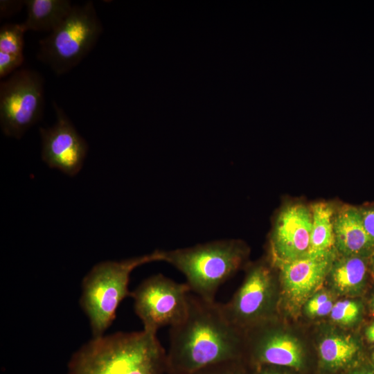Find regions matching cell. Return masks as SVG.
I'll use <instances>...</instances> for the list:
<instances>
[{"label": "cell", "mask_w": 374, "mask_h": 374, "mask_svg": "<svg viewBox=\"0 0 374 374\" xmlns=\"http://www.w3.org/2000/svg\"><path fill=\"white\" fill-rule=\"evenodd\" d=\"M243 334L226 319L220 303L190 292L186 315L170 329L166 374H195L214 364L243 359Z\"/></svg>", "instance_id": "6da1fadb"}, {"label": "cell", "mask_w": 374, "mask_h": 374, "mask_svg": "<svg viewBox=\"0 0 374 374\" xmlns=\"http://www.w3.org/2000/svg\"><path fill=\"white\" fill-rule=\"evenodd\" d=\"M166 350L143 329L93 337L71 357L67 374H165Z\"/></svg>", "instance_id": "7a4b0ae2"}, {"label": "cell", "mask_w": 374, "mask_h": 374, "mask_svg": "<svg viewBox=\"0 0 374 374\" xmlns=\"http://www.w3.org/2000/svg\"><path fill=\"white\" fill-rule=\"evenodd\" d=\"M161 252L162 261L184 274L190 292L211 301H215L219 287L242 266L247 254L243 244L233 239Z\"/></svg>", "instance_id": "3957f363"}, {"label": "cell", "mask_w": 374, "mask_h": 374, "mask_svg": "<svg viewBox=\"0 0 374 374\" xmlns=\"http://www.w3.org/2000/svg\"><path fill=\"white\" fill-rule=\"evenodd\" d=\"M162 259L161 250H155L119 261H102L91 268L82 280L80 305L88 317L93 337L104 335L121 302L130 296L128 284L132 271L143 264Z\"/></svg>", "instance_id": "277c9868"}, {"label": "cell", "mask_w": 374, "mask_h": 374, "mask_svg": "<svg viewBox=\"0 0 374 374\" xmlns=\"http://www.w3.org/2000/svg\"><path fill=\"white\" fill-rule=\"evenodd\" d=\"M103 31L93 1L73 5L66 19L39 41L37 58L57 75L65 74L92 51Z\"/></svg>", "instance_id": "5b68a950"}, {"label": "cell", "mask_w": 374, "mask_h": 374, "mask_svg": "<svg viewBox=\"0 0 374 374\" xmlns=\"http://www.w3.org/2000/svg\"><path fill=\"white\" fill-rule=\"evenodd\" d=\"M44 80L37 71L22 69L0 83V126L8 137L20 139L41 120Z\"/></svg>", "instance_id": "8992f818"}, {"label": "cell", "mask_w": 374, "mask_h": 374, "mask_svg": "<svg viewBox=\"0 0 374 374\" xmlns=\"http://www.w3.org/2000/svg\"><path fill=\"white\" fill-rule=\"evenodd\" d=\"M188 285L158 274L143 280L130 296L143 329L156 333L163 326L172 327L183 320L188 308Z\"/></svg>", "instance_id": "52a82bcc"}, {"label": "cell", "mask_w": 374, "mask_h": 374, "mask_svg": "<svg viewBox=\"0 0 374 374\" xmlns=\"http://www.w3.org/2000/svg\"><path fill=\"white\" fill-rule=\"evenodd\" d=\"M271 267L265 262L253 265L232 299L221 308L226 319L237 328L260 323L271 306L274 287Z\"/></svg>", "instance_id": "ba28073f"}, {"label": "cell", "mask_w": 374, "mask_h": 374, "mask_svg": "<svg viewBox=\"0 0 374 374\" xmlns=\"http://www.w3.org/2000/svg\"><path fill=\"white\" fill-rule=\"evenodd\" d=\"M53 105L56 116L55 123L53 126L39 128L42 159L49 168L73 177L83 166L88 144L62 108L55 101Z\"/></svg>", "instance_id": "9c48e42d"}, {"label": "cell", "mask_w": 374, "mask_h": 374, "mask_svg": "<svg viewBox=\"0 0 374 374\" xmlns=\"http://www.w3.org/2000/svg\"><path fill=\"white\" fill-rule=\"evenodd\" d=\"M312 229L310 207L301 203L285 206L276 215L269 236L271 264L308 256Z\"/></svg>", "instance_id": "30bf717a"}, {"label": "cell", "mask_w": 374, "mask_h": 374, "mask_svg": "<svg viewBox=\"0 0 374 374\" xmlns=\"http://www.w3.org/2000/svg\"><path fill=\"white\" fill-rule=\"evenodd\" d=\"M335 258L306 256L273 265L279 269L285 296L292 305L300 306L307 302L329 274Z\"/></svg>", "instance_id": "8fae6325"}, {"label": "cell", "mask_w": 374, "mask_h": 374, "mask_svg": "<svg viewBox=\"0 0 374 374\" xmlns=\"http://www.w3.org/2000/svg\"><path fill=\"white\" fill-rule=\"evenodd\" d=\"M251 341L250 357L255 366L269 365L299 369L303 362L300 344L294 338L275 330H262Z\"/></svg>", "instance_id": "7c38bea8"}, {"label": "cell", "mask_w": 374, "mask_h": 374, "mask_svg": "<svg viewBox=\"0 0 374 374\" xmlns=\"http://www.w3.org/2000/svg\"><path fill=\"white\" fill-rule=\"evenodd\" d=\"M333 230L336 250L341 256L369 258L374 252V242L364 229L359 208L344 206L335 211Z\"/></svg>", "instance_id": "4fadbf2b"}, {"label": "cell", "mask_w": 374, "mask_h": 374, "mask_svg": "<svg viewBox=\"0 0 374 374\" xmlns=\"http://www.w3.org/2000/svg\"><path fill=\"white\" fill-rule=\"evenodd\" d=\"M312 229L308 256L312 257L336 256L333 230L335 212L330 203L319 202L310 206Z\"/></svg>", "instance_id": "5bb4252c"}, {"label": "cell", "mask_w": 374, "mask_h": 374, "mask_svg": "<svg viewBox=\"0 0 374 374\" xmlns=\"http://www.w3.org/2000/svg\"><path fill=\"white\" fill-rule=\"evenodd\" d=\"M27 16L23 22L28 30H55L69 15L73 5L69 0H25Z\"/></svg>", "instance_id": "9a60e30c"}, {"label": "cell", "mask_w": 374, "mask_h": 374, "mask_svg": "<svg viewBox=\"0 0 374 374\" xmlns=\"http://www.w3.org/2000/svg\"><path fill=\"white\" fill-rule=\"evenodd\" d=\"M369 258L341 256L334 260L329 274L335 290L343 294H355L363 288Z\"/></svg>", "instance_id": "2e32d148"}, {"label": "cell", "mask_w": 374, "mask_h": 374, "mask_svg": "<svg viewBox=\"0 0 374 374\" xmlns=\"http://www.w3.org/2000/svg\"><path fill=\"white\" fill-rule=\"evenodd\" d=\"M359 350L357 343L348 336H330L323 339L319 350L323 363L330 368H339L348 365Z\"/></svg>", "instance_id": "e0dca14e"}, {"label": "cell", "mask_w": 374, "mask_h": 374, "mask_svg": "<svg viewBox=\"0 0 374 374\" xmlns=\"http://www.w3.org/2000/svg\"><path fill=\"white\" fill-rule=\"evenodd\" d=\"M26 31L23 23L3 25L0 28V54L24 60V34Z\"/></svg>", "instance_id": "ac0fdd59"}, {"label": "cell", "mask_w": 374, "mask_h": 374, "mask_svg": "<svg viewBox=\"0 0 374 374\" xmlns=\"http://www.w3.org/2000/svg\"><path fill=\"white\" fill-rule=\"evenodd\" d=\"M361 311V305L358 302L344 300L334 303L330 315L333 321L348 326L358 320Z\"/></svg>", "instance_id": "d6986e66"}, {"label": "cell", "mask_w": 374, "mask_h": 374, "mask_svg": "<svg viewBox=\"0 0 374 374\" xmlns=\"http://www.w3.org/2000/svg\"><path fill=\"white\" fill-rule=\"evenodd\" d=\"M334 303L327 292L318 293L309 299L305 305V312L310 317H323L330 314Z\"/></svg>", "instance_id": "ffe728a7"}, {"label": "cell", "mask_w": 374, "mask_h": 374, "mask_svg": "<svg viewBox=\"0 0 374 374\" xmlns=\"http://www.w3.org/2000/svg\"><path fill=\"white\" fill-rule=\"evenodd\" d=\"M243 359L227 360L204 368L195 374H246Z\"/></svg>", "instance_id": "44dd1931"}, {"label": "cell", "mask_w": 374, "mask_h": 374, "mask_svg": "<svg viewBox=\"0 0 374 374\" xmlns=\"http://www.w3.org/2000/svg\"><path fill=\"white\" fill-rule=\"evenodd\" d=\"M364 229L374 242V206L359 208Z\"/></svg>", "instance_id": "7402d4cb"}, {"label": "cell", "mask_w": 374, "mask_h": 374, "mask_svg": "<svg viewBox=\"0 0 374 374\" xmlns=\"http://www.w3.org/2000/svg\"><path fill=\"white\" fill-rule=\"evenodd\" d=\"M23 6H25V1H0L1 18L10 17L19 12Z\"/></svg>", "instance_id": "603a6c76"}, {"label": "cell", "mask_w": 374, "mask_h": 374, "mask_svg": "<svg viewBox=\"0 0 374 374\" xmlns=\"http://www.w3.org/2000/svg\"><path fill=\"white\" fill-rule=\"evenodd\" d=\"M256 367V374H280L271 370L268 365H260Z\"/></svg>", "instance_id": "cb8c5ba5"}, {"label": "cell", "mask_w": 374, "mask_h": 374, "mask_svg": "<svg viewBox=\"0 0 374 374\" xmlns=\"http://www.w3.org/2000/svg\"><path fill=\"white\" fill-rule=\"evenodd\" d=\"M365 335L367 339L374 344V323L370 324L365 330Z\"/></svg>", "instance_id": "d4e9b609"}, {"label": "cell", "mask_w": 374, "mask_h": 374, "mask_svg": "<svg viewBox=\"0 0 374 374\" xmlns=\"http://www.w3.org/2000/svg\"><path fill=\"white\" fill-rule=\"evenodd\" d=\"M354 374H374V368H363L357 371Z\"/></svg>", "instance_id": "484cf974"}, {"label": "cell", "mask_w": 374, "mask_h": 374, "mask_svg": "<svg viewBox=\"0 0 374 374\" xmlns=\"http://www.w3.org/2000/svg\"><path fill=\"white\" fill-rule=\"evenodd\" d=\"M370 260H371V267H372V271H373V273L374 274V252L373 253V254L369 257Z\"/></svg>", "instance_id": "4316f807"}, {"label": "cell", "mask_w": 374, "mask_h": 374, "mask_svg": "<svg viewBox=\"0 0 374 374\" xmlns=\"http://www.w3.org/2000/svg\"><path fill=\"white\" fill-rule=\"evenodd\" d=\"M371 305L372 311L374 312V295L372 297Z\"/></svg>", "instance_id": "83f0119b"}, {"label": "cell", "mask_w": 374, "mask_h": 374, "mask_svg": "<svg viewBox=\"0 0 374 374\" xmlns=\"http://www.w3.org/2000/svg\"><path fill=\"white\" fill-rule=\"evenodd\" d=\"M372 357H373V362H374V352L373 353Z\"/></svg>", "instance_id": "f1b7e54d"}]
</instances>
